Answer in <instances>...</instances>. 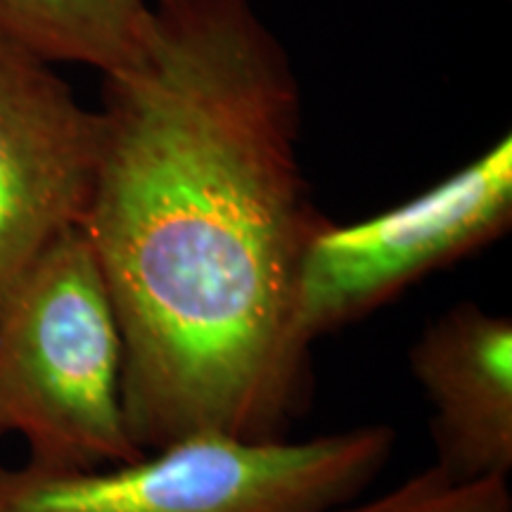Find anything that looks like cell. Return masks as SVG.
Wrapping results in <instances>:
<instances>
[{"label": "cell", "instance_id": "obj_1", "mask_svg": "<svg viewBox=\"0 0 512 512\" xmlns=\"http://www.w3.org/2000/svg\"><path fill=\"white\" fill-rule=\"evenodd\" d=\"M107 79L81 223L117 316L140 451L202 432L278 439L302 389L297 268L320 223L297 164L292 67L249 0H157Z\"/></svg>", "mask_w": 512, "mask_h": 512}, {"label": "cell", "instance_id": "obj_2", "mask_svg": "<svg viewBox=\"0 0 512 512\" xmlns=\"http://www.w3.org/2000/svg\"><path fill=\"white\" fill-rule=\"evenodd\" d=\"M36 470L81 472L143 456L121 403V335L98 261L69 230L0 309V434Z\"/></svg>", "mask_w": 512, "mask_h": 512}, {"label": "cell", "instance_id": "obj_3", "mask_svg": "<svg viewBox=\"0 0 512 512\" xmlns=\"http://www.w3.org/2000/svg\"><path fill=\"white\" fill-rule=\"evenodd\" d=\"M389 427L306 441L202 432L81 472L0 467V512H323L387 463Z\"/></svg>", "mask_w": 512, "mask_h": 512}, {"label": "cell", "instance_id": "obj_4", "mask_svg": "<svg viewBox=\"0 0 512 512\" xmlns=\"http://www.w3.org/2000/svg\"><path fill=\"white\" fill-rule=\"evenodd\" d=\"M512 219V140L399 207L349 226L320 223L297 268L292 335L313 339L366 316L422 275L496 240Z\"/></svg>", "mask_w": 512, "mask_h": 512}, {"label": "cell", "instance_id": "obj_5", "mask_svg": "<svg viewBox=\"0 0 512 512\" xmlns=\"http://www.w3.org/2000/svg\"><path fill=\"white\" fill-rule=\"evenodd\" d=\"M102 117L27 50L0 38V309L91 204Z\"/></svg>", "mask_w": 512, "mask_h": 512}, {"label": "cell", "instance_id": "obj_6", "mask_svg": "<svg viewBox=\"0 0 512 512\" xmlns=\"http://www.w3.org/2000/svg\"><path fill=\"white\" fill-rule=\"evenodd\" d=\"M432 406L437 465L448 477L508 479L512 470V323L460 304L411 349Z\"/></svg>", "mask_w": 512, "mask_h": 512}, {"label": "cell", "instance_id": "obj_7", "mask_svg": "<svg viewBox=\"0 0 512 512\" xmlns=\"http://www.w3.org/2000/svg\"><path fill=\"white\" fill-rule=\"evenodd\" d=\"M155 31L145 0H0V38L38 60L88 64L112 79L143 60Z\"/></svg>", "mask_w": 512, "mask_h": 512}, {"label": "cell", "instance_id": "obj_8", "mask_svg": "<svg viewBox=\"0 0 512 512\" xmlns=\"http://www.w3.org/2000/svg\"><path fill=\"white\" fill-rule=\"evenodd\" d=\"M323 512H512V498L505 477L463 482L432 465L387 494Z\"/></svg>", "mask_w": 512, "mask_h": 512}, {"label": "cell", "instance_id": "obj_9", "mask_svg": "<svg viewBox=\"0 0 512 512\" xmlns=\"http://www.w3.org/2000/svg\"><path fill=\"white\" fill-rule=\"evenodd\" d=\"M0 437H3V434H0Z\"/></svg>", "mask_w": 512, "mask_h": 512}]
</instances>
